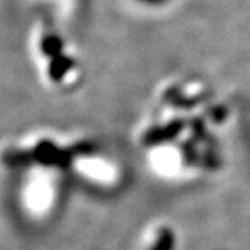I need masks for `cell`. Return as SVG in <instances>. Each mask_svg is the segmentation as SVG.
<instances>
[{
	"instance_id": "obj_1",
	"label": "cell",
	"mask_w": 250,
	"mask_h": 250,
	"mask_svg": "<svg viewBox=\"0 0 250 250\" xmlns=\"http://www.w3.org/2000/svg\"><path fill=\"white\" fill-rule=\"evenodd\" d=\"M139 2H157V0H139Z\"/></svg>"
}]
</instances>
